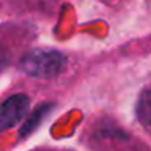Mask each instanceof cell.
Returning a JSON list of instances; mask_svg holds the SVG:
<instances>
[{
  "label": "cell",
  "instance_id": "3957f363",
  "mask_svg": "<svg viewBox=\"0 0 151 151\" xmlns=\"http://www.w3.org/2000/svg\"><path fill=\"white\" fill-rule=\"evenodd\" d=\"M50 109H52V104H50V102H44L39 107L34 109V111L31 112V115L26 119V122L23 124V127H21L20 137H28L29 133H33V132L39 127V124L42 122V119L47 115V112H49Z\"/></svg>",
  "mask_w": 151,
  "mask_h": 151
},
{
  "label": "cell",
  "instance_id": "6da1fadb",
  "mask_svg": "<svg viewBox=\"0 0 151 151\" xmlns=\"http://www.w3.org/2000/svg\"><path fill=\"white\" fill-rule=\"evenodd\" d=\"M65 65V57L55 49H33L26 52L20 60V68L23 73L33 78H52L62 72Z\"/></svg>",
  "mask_w": 151,
  "mask_h": 151
},
{
  "label": "cell",
  "instance_id": "277c9868",
  "mask_svg": "<svg viewBox=\"0 0 151 151\" xmlns=\"http://www.w3.org/2000/svg\"><path fill=\"white\" fill-rule=\"evenodd\" d=\"M138 120L146 127H151V86L143 89L137 104Z\"/></svg>",
  "mask_w": 151,
  "mask_h": 151
},
{
  "label": "cell",
  "instance_id": "7a4b0ae2",
  "mask_svg": "<svg viewBox=\"0 0 151 151\" xmlns=\"http://www.w3.org/2000/svg\"><path fill=\"white\" fill-rule=\"evenodd\" d=\"M28 109H29V98L23 93H18L5 99L2 104V111H0L2 130H8L13 125H17L26 115Z\"/></svg>",
  "mask_w": 151,
  "mask_h": 151
}]
</instances>
